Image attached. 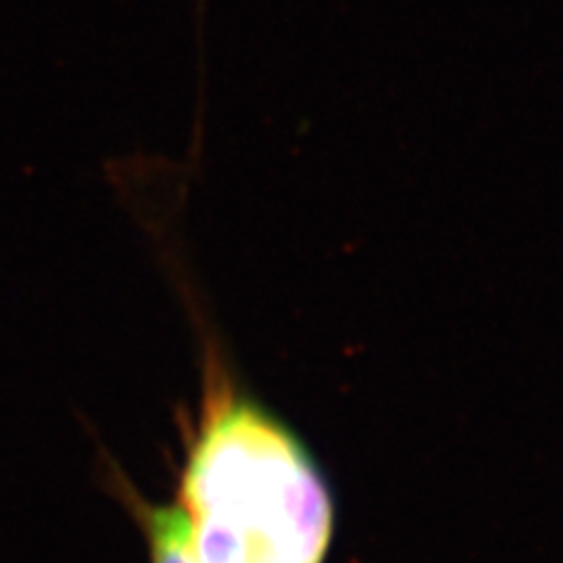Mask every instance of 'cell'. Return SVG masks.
Masks as SVG:
<instances>
[{"instance_id":"6da1fadb","label":"cell","mask_w":563,"mask_h":563,"mask_svg":"<svg viewBox=\"0 0 563 563\" xmlns=\"http://www.w3.org/2000/svg\"><path fill=\"white\" fill-rule=\"evenodd\" d=\"M205 393L186 451L179 503L254 536L289 563H322L333 538L324 479L298 437L242 395L214 347H207Z\"/></svg>"},{"instance_id":"7a4b0ae2","label":"cell","mask_w":563,"mask_h":563,"mask_svg":"<svg viewBox=\"0 0 563 563\" xmlns=\"http://www.w3.org/2000/svg\"><path fill=\"white\" fill-rule=\"evenodd\" d=\"M122 488L148 538L151 563H200L196 552V523L181 503L148 505L134 496L128 484Z\"/></svg>"},{"instance_id":"3957f363","label":"cell","mask_w":563,"mask_h":563,"mask_svg":"<svg viewBox=\"0 0 563 563\" xmlns=\"http://www.w3.org/2000/svg\"><path fill=\"white\" fill-rule=\"evenodd\" d=\"M246 563H285V561H282L279 556H275V554H271V552L254 550V552L250 554V561H246Z\"/></svg>"}]
</instances>
